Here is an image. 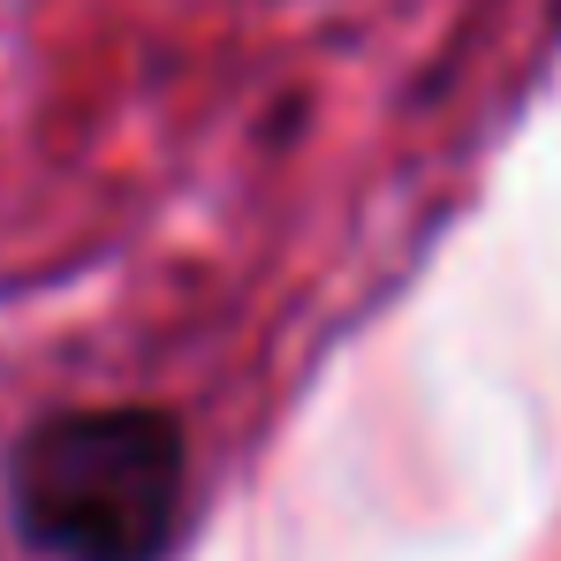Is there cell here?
I'll use <instances>...</instances> for the list:
<instances>
[{"label":"cell","mask_w":561,"mask_h":561,"mask_svg":"<svg viewBox=\"0 0 561 561\" xmlns=\"http://www.w3.org/2000/svg\"><path fill=\"white\" fill-rule=\"evenodd\" d=\"M183 425L145 402L54 410L8 456L15 539L46 561H160L183 524Z\"/></svg>","instance_id":"obj_1"}]
</instances>
